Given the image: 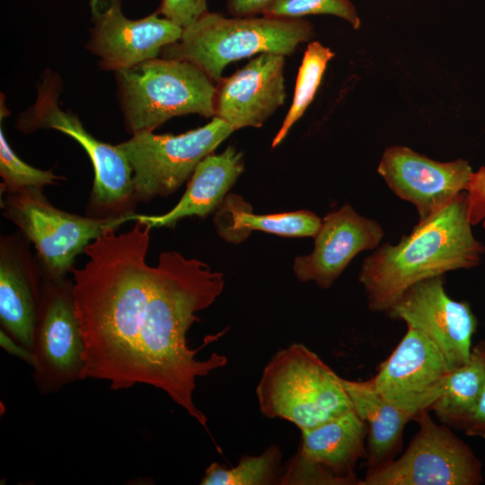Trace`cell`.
Here are the masks:
<instances>
[{"label": "cell", "mask_w": 485, "mask_h": 485, "mask_svg": "<svg viewBox=\"0 0 485 485\" xmlns=\"http://www.w3.org/2000/svg\"><path fill=\"white\" fill-rule=\"evenodd\" d=\"M224 284L222 273L206 263L175 251L163 252L149 288L113 326L84 343L82 380H105L114 391L137 384L163 390L207 430V417L193 400L196 381L225 366L227 358L216 352L197 358L216 337L193 349L187 333Z\"/></svg>", "instance_id": "1"}, {"label": "cell", "mask_w": 485, "mask_h": 485, "mask_svg": "<svg viewBox=\"0 0 485 485\" xmlns=\"http://www.w3.org/2000/svg\"><path fill=\"white\" fill-rule=\"evenodd\" d=\"M466 190L395 244L384 243L362 262L358 276L368 307L387 312L414 284L478 266L485 247L472 231Z\"/></svg>", "instance_id": "2"}, {"label": "cell", "mask_w": 485, "mask_h": 485, "mask_svg": "<svg viewBox=\"0 0 485 485\" xmlns=\"http://www.w3.org/2000/svg\"><path fill=\"white\" fill-rule=\"evenodd\" d=\"M313 36V27L304 18H226L207 12L183 28L181 39L163 48V56L191 62L218 82L231 62L262 53L291 55Z\"/></svg>", "instance_id": "3"}, {"label": "cell", "mask_w": 485, "mask_h": 485, "mask_svg": "<svg viewBox=\"0 0 485 485\" xmlns=\"http://www.w3.org/2000/svg\"><path fill=\"white\" fill-rule=\"evenodd\" d=\"M256 395L265 417L286 419L300 430L353 409L341 377L301 343L291 344L271 357Z\"/></svg>", "instance_id": "4"}, {"label": "cell", "mask_w": 485, "mask_h": 485, "mask_svg": "<svg viewBox=\"0 0 485 485\" xmlns=\"http://www.w3.org/2000/svg\"><path fill=\"white\" fill-rule=\"evenodd\" d=\"M117 77L133 135L153 131L174 116H215L216 87L191 62L152 58L117 71Z\"/></svg>", "instance_id": "5"}, {"label": "cell", "mask_w": 485, "mask_h": 485, "mask_svg": "<svg viewBox=\"0 0 485 485\" xmlns=\"http://www.w3.org/2000/svg\"><path fill=\"white\" fill-rule=\"evenodd\" d=\"M4 216L31 241L44 264L47 278L59 281L73 270L75 257L93 240L128 221L136 213L118 216H81L53 207L41 189L6 193Z\"/></svg>", "instance_id": "6"}, {"label": "cell", "mask_w": 485, "mask_h": 485, "mask_svg": "<svg viewBox=\"0 0 485 485\" xmlns=\"http://www.w3.org/2000/svg\"><path fill=\"white\" fill-rule=\"evenodd\" d=\"M58 84L54 75L44 78L35 103L22 116L19 128L27 132L39 128H55L70 136L84 148L94 169L90 197L92 216L134 214L137 201L128 158L117 146L96 139L75 115L58 107Z\"/></svg>", "instance_id": "7"}, {"label": "cell", "mask_w": 485, "mask_h": 485, "mask_svg": "<svg viewBox=\"0 0 485 485\" xmlns=\"http://www.w3.org/2000/svg\"><path fill=\"white\" fill-rule=\"evenodd\" d=\"M419 431L396 460L369 469L359 485H478L482 467L471 447L424 410Z\"/></svg>", "instance_id": "8"}, {"label": "cell", "mask_w": 485, "mask_h": 485, "mask_svg": "<svg viewBox=\"0 0 485 485\" xmlns=\"http://www.w3.org/2000/svg\"><path fill=\"white\" fill-rule=\"evenodd\" d=\"M234 131L228 123L213 117L205 126L181 135L146 131L117 145L132 167L137 201L172 194Z\"/></svg>", "instance_id": "9"}, {"label": "cell", "mask_w": 485, "mask_h": 485, "mask_svg": "<svg viewBox=\"0 0 485 485\" xmlns=\"http://www.w3.org/2000/svg\"><path fill=\"white\" fill-rule=\"evenodd\" d=\"M84 345L76 317L73 282L45 278L34 334L33 380L42 394L82 380Z\"/></svg>", "instance_id": "10"}, {"label": "cell", "mask_w": 485, "mask_h": 485, "mask_svg": "<svg viewBox=\"0 0 485 485\" xmlns=\"http://www.w3.org/2000/svg\"><path fill=\"white\" fill-rule=\"evenodd\" d=\"M386 313L427 335L443 352L452 369L470 361L477 319L468 303L447 295L443 276L414 284Z\"/></svg>", "instance_id": "11"}, {"label": "cell", "mask_w": 485, "mask_h": 485, "mask_svg": "<svg viewBox=\"0 0 485 485\" xmlns=\"http://www.w3.org/2000/svg\"><path fill=\"white\" fill-rule=\"evenodd\" d=\"M452 370L434 341L408 327L370 382L384 397L418 415L429 410L443 392Z\"/></svg>", "instance_id": "12"}, {"label": "cell", "mask_w": 485, "mask_h": 485, "mask_svg": "<svg viewBox=\"0 0 485 485\" xmlns=\"http://www.w3.org/2000/svg\"><path fill=\"white\" fill-rule=\"evenodd\" d=\"M377 171L394 194L415 206L419 222L465 191L473 172L465 160L441 163L401 146L385 149Z\"/></svg>", "instance_id": "13"}, {"label": "cell", "mask_w": 485, "mask_h": 485, "mask_svg": "<svg viewBox=\"0 0 485 485\" xmlns=\"http://www.w3.org/2000/svg\"><path fill=\"white\" fill-rule=\"evenodd\" d=\"M90 49L101 58L104 69L122 70L155 58L161 49L178 41L182 28L158 13L139 20L124 16L119 0H91Z\"/></svg>", "instance_id": "14"}, {"label": "cell", "mask_w": 485, "mask_h": 485, "mask_svg": "<svg viewBox=\"0 0 485 485\" xmlns=\"http://www.w3.org/2000/svg\"><path fill=\"white\" fill-rule=\"evenodd\" d=\"M383 237L376 221L344 205L322 219L313 251L295 259L294 273L301 282L313 281L330 288L357 254L376 249Z\"/></svg>", "instance_id": "15"}, {"label": "cell", "mask_w": 485, "mask_h": 485, "mask_svg": "<svg viewBox=\"0 0 485 485\" xmlns=\"http://www.w3.org/2000/svg\"><path fill=\"white\" fill-rule=\"evenodd\" d=\"M285 56L262 53L217 82L215 116L234 130L260 128L286 99Z\"/></svg>", "instance_id": "16"}, {"label": "cell", "mask_w": 485, "mask_h": 485, "mask_svg": "<svg viewBox=\"0 0 485 485\" xmlns=\"http://www.w3.org/2000/svg\"><path fill=\"white\" fill-rule=\"evenodd\" d=\"M14 237H2L0 322L17 342L33 351L41 284L27 251Z\"/></svg>", "instance_id": "17"}, {"label": "cell", "mask_w": 485, "mask_h": 485, "mask_svg": "<svg viewBox=\"0 0 485 485\" xmlns=\"http://www.w3.org/2000/svg\"><path fill=\"white\" fill-rule=\"evenodd\" d=\"M367 428L354 409L301 430L295 455L332 477L339 485L358 484L357 462L367 457Z\"/></svg>", "instance_id": "18"}, {"label": "cell", "mask_w": 485, "mask_h": 485, "mask_svg": "<svg viewBox=\"0 0 485 485\" xmlns=\"http://www.w3.org/2000/svg\"><path fill=\"white\" fill-rule=\"evenodd\" d=\"M243 169L242 154L234 147L218 154L211 153L198 163L185 193L172 210L160 216L136 214L135 221L153 228L173 226L187 216H207L219 207Z\"/></svg>", "instance_id": "19"}, {"label": "cell", "mask_w": 485, "mask_h": 485, "mask_svg": "<svg viewBox=\"0 0 485 485\" xmlns=\"http://www.w3.org/2000/svg\"><path fill=\"white\" fill-rule=\"evenodd\" d=\"M341 383L353 409L366 425L367 470L373 469L392 458L406 424L417 415L380 394L370 379L341 378Z\"/></svg>", "instance_id": "20"}, {"label": "cell", "mask_w": 485, "mask_h": 485, "mask_svg": "<svg viewBox=\"0 0 485 485\" xmlns=\"http://www.w3.org/2000/svg\"><path fill=\"white\" fill-rule=\"evenodd\" d=\"M219 207L228 216V225L216 226L225 241L238 243L248 237L251 231H262L285 237H313L322 219L307 210L269 215H255L242 198L230 195Z\"/></svg>", "instance_id": "21"}, {"label": "cell", "mask_w": 485, "mask_h": 485, "mask_svg": "<svg viewBox=\"0 0 485 485\" xmlns=\"http://www.w3.org/2000/svg\"><path fill=\"white\" fill-rule=\"evenodd\" d=\"M485 388V340L472 348L470 361L453 369L443 392L430 407L441 423L462 429Z\"/></svg>", "instance_id": "22"}, {"label": "cell", "mask_w": 485, "mask_h": 485, "mask_svg": "<svg viewBox=\"0 0 485 485\" xmlns=\"http://www.w3.org/2000/svg\"><path fill=\"white\" fill-rule=\"evenodd\" d=\"M278 445L269 446L256 456H244L234 467L212 463L200 481L201 485H272L279 484L284 468Z\"/></svg>", "instance_id": "23"}, {"label": "cell", "mask_w": 485, "mask_h": 485, "mask_svg": "<svg viewBox=\"0 0 485 485\" xmlns=\"http://www.w3.org/2000/svg\"><path fill=\"white\" fill-rule=\"evenodd\" d=\"M334 55L331 48L318 41L309 43L298 70L291 106L272 141V147L283 141L292 126L303 116L313 100L326 66Z\"/></svg>", "instance_id": "24"}, {"label": "cell", "mask_w": 485, "mask_h": 485, "mask_svg": "<svg viewBox=\"0 0 485 485\" xmlns=\"http://www.w3.org/2000/svg\"><path fill=\"white\" fill-rule=\"evenodd\" d=\"M0 174L4 192L14 193L25 189H42L62 179L51 171L34 168L22 160L8 145L1 125L0 128Z\"/></svg>", "instance_id": "25"}, {"label": "cell", "mask_w": 485, "mask_h": 485, "mask_svg": "<svg viewBox=\"0 0 485 485\" xmlns=\"http://www.w3.org/2000/svg\"><path fill=\"white\" fill-rule=\"evenodd\" d=\"M309 14H331L348 22L354 29L360 19L349 0H275L262 15L298 19Z\"/></svg>", "instance_id": "26"}, {"label": "cell", "mask_w": 485, "mask_h": 485, "mask_svg": "<svg viewBox=\"0 0 485 485\" xmlns=\"http://www.w3.org/2000/svg\"><path fill=\"white\" fill-rule=\"evenodd\" d=\"M207 0H162L160 13L182 29L207 13Z\"/></svg>", "instance_id": "27"}, {"label": "cell", "mask_w": 485, "mask_h": 485, "mask_svg": "<svg viewBox=\"0 0 485 485\" xmlns=\"http://www.w3.org/2000/svg\"><path fill=\"white\" fill-rule=\"evenodd\" d=\"M466 193L472 224L476 225L483 219L485 229V166L472 172Z\"/></svg>", "instance_id": "28"}, {"label": "cell", "mask_w": 485, "mask_h": 485, "mask_svg": "<svg viewBox=\"0 0 485 485\" xmlns=\"http://www.w3.org/2000/svg\"><path fill=\"white\" fill-rule=\"evenodd\" d=\"M462 430L468 436L485 439V388L474 409L464 421Z\"/></svg>", "instance_id": "29"}, {"label": "cell", "mask_w": 485, "mask_h": 485, "mask_svg": "<svg viewBox=\"0 0 485 485\" xmlns=\"http://www.w3.org/2000/svg\"><path fill=\"white\" fill-rule=\"evenodd\" d=\"M275 0H227V9L234 17L254 16L261 13Z\"/></svg>", "instance_id": "30"}, {"label": "cell", "mask_w": 485, "mask_h": 485, "mask_svg": "<svg viewBox=\"0 0 485 485\" xmlns=\"http://www.w3.org/2000/svg\"><path fill=\"white\" fill-rule=\"evenodd\" d=\"M0 345L7 353L21 358L32 367L35 366L33 351L17 342L3 329L0 331Z\"/></svg>", "instance_id": "31"}]
</instances>
